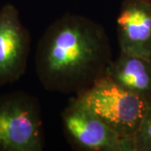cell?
I'll list each match as a JSON object with an SVG mask.
<instances>
[{
  "instance_id": "7a4b0ae2",
  "label": "cell",
  "mask_w": 151,
  "mask_h": 151,
  "mask_svg": "<svg viewBox=\"0 0 151 151\" xmlns=\"http://www.w3.org/2000/svg\"><path fill=\"white\" fill-rule=\"evenodd\" d=\"M76 97L113 131L131 139L151 101V97L127 90L106 75Z\"/></svg>"
},
{
  "instance_id": "277c9868",
  "label": "cell",
  "mask_w": 151,
  "mask_h": 151,
  "mask_svg": "<svg viewBox=\"0 0 151 151\" xmlns=\"http://www.w3.org/2000/svg\"><path fill=\"white\" fill-rule=\"evenodd\" d=\"M65 137L72 147L85 151H134V139H126L71 97L60 114Z\"/></svg>"
},
{
  "instance_id": "ba28073f",
  "label": "cell",
  "mask_w": 151,
  "mask_h": 151,
  "mask_svg": "<svg viewBox=\"0 0 151 151\" xmlns=\"http://www.w3.org/2000/svg\"><path fill=\"white\" fill-rule=\"evenodd\" d=\"M134 151H151V101L134 138Z\"/></svg>"
},
{
  "instance_id": "5b68a950",
  "label": "cell",
  "mask_w": 151,
  "mask_h": 151,
  "mask_svg": "<svg viewBox=\"0 0 151 151\" xmlns=\"http://www.w3.org/2000/svg\"><path fill=\"white\" fill-rule=\"evenodd\" d=\"M31 36L12 4L0 9V87L19 81L27 69Z\"/></svg>"
},
{
  "instance_id": "3957f363",
  "label": "cell",
  "mask_w": 151,
  "mask_h": 151,
  "mask_svg": "<svg viewBox=\"0 0 151 151\" xmlns=\"http://www.w3.org/2000/svg\"><path fill=\"white\" fill-rule=\"evenodd\" d=\"M42 111L37 98L23 91L0 95V151H41Z\"/></svg>"
},
{
  "instance_id": "8992f818",
  "label": "cell",
  "mask_w": 151,
  "mask_h": 151,
  "mask_svg": "<svg viewBox=\"0 0 151 151\" xmlns=\"http://www.w3.org/2000/svg\"><path fill=\"white\" fill-rule=\"evenodd\" d=\"M117 32L120 51L151 60V0H124Z\"/></svg>"
},
{
  "instance_id": "52a82bcc",
  "label": "cell",
  "mask_w": 151,
  "mask_h": 151,
  "mask_svg": "<svg viewBox=\"0 0 151 151\" xmlns=\"http://www.w3.org/2000/svg\"><path fill=\"white\" fill-rule=\"evenodd\" d=\"M105 75L127 90L151 97V60L120 51Z\"/></svg>"
},
{
  "instance_id": "6da1fadb",
  "label": "cell",
  "mask_w": 151,
  "mask_h": 151,
  "mask_svg": "<svg viewBox=\"0 0 151 151\" xmlns=\"http://www.w3.org/2000/svg\"><path fill=\"white\" fill-rule=\"evenodd\" d=\"M112 60L103 26L87 17L65 14L39 40L35 70L45 90L77 95L105 75Z\"/></svg>"
}]
</instances>
